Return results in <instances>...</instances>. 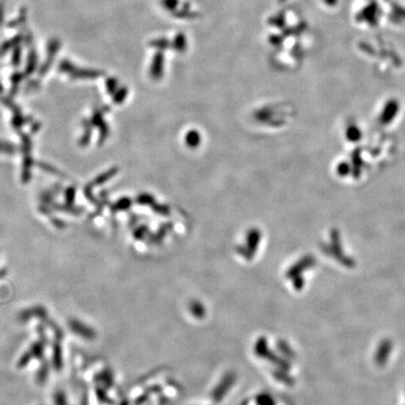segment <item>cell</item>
<instances>
[{
  "instance_id": "cell-1",
  "label": "cell",
  "mask_w": 405,
  "mask_h": 405,
  "mask_svg": "<svg viewBox=\"0 0 405 405\" xmlns=\"http://www.w3.org/2000/svg\"><path fill=\"white\" fill-rule=\"evenodd\" d=\"M400 104L396 100H389L386 104L380 115V121L384 125H387L391 123L396 115L399 113Z\"/></svg>"
},
{
  "instance_id": "cell-2",
  "label": "cell",
  "mask_w": 405,
  "mask_h": 405,
  "mask_svg": "<svg viewBox=\"0 0 405 405\" xmlns=\"http://www.w3.org/2000/svg\"><path fill=\"white\" fill-rule=\"evenodd\" d=\"M348 137L352 141H357L361 138V131L357 127H351L348 130Z\"/></svg>"
}]
</instances>
